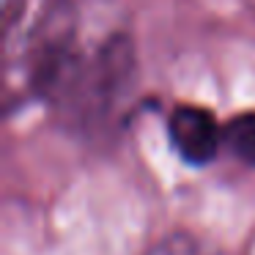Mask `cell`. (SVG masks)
Returning <instances> with one entry per match:
<instances>
[{"label": "cell", "mask_w": 255, "mask_h": 255, "mask_svg": "<svg viewBox=\"0 0 255 255\" xmlns=\"http://www.w3.org/2000/svg\"><path fill=\"white\" fill-rule=\"evenodd\" d=\"M167 132H170V140L181 154V159L192 162V165L211 162L222 143V129L214 121V116L195 105L176 107L167 121Z\"/></svg>", "instance_id": "1"}, {"label": "cell", "mask_w": 255, "mask_h": 255, "mask_svg": "<svg viewBox=\"0 0 255 255\" xmlns=\"http://www.w3.org/2000/svg\"><path fill=\"white\" fill-rule=\"evenodd\" d=\"M222 143L247 165H255V113H242L222 127Z\"/></svg>", "instance_id": "2"}, {"label": "cell", "mask_w": 255, "mask_h": 255, "mask_svg": "<svg viewBox=\"0 0 255 255\" xmlns=\"http://www.w3.org/2000/svg\"><path fill=\"white\" fill-rule=\"evenodd\" d=\"M148 255H222V253H211V250H206L198 239L176 233V236H167L165 242H159Z\"/></svg>", "instance_id": "3"}]
</instances>
